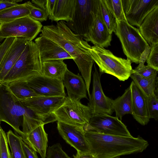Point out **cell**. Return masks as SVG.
Wrapping results in <instances>:
<instances>
[{"label":"cell","mask_w":158,"mask_h":158,"mask_svg":"<svg viewBox=\"0 0 158 158\" xmlns=\"http://www.w3.org/2000/svg\"><path fill=\"white\" fill-rule=\"evenodd\" d=\"M99 0H75L72 20L66 23L74 33L83 37L89 31Z\"/></svg>","instance_id":"obj_8"},{"label":"cell","mask_w":158,"mask_h":158,"mask_svg":"<svg viewBox=\"0 0 158 158\" xmlns=\"http://www.w3.org/2000/svg\"><path fill=\"white\" fill-rule=\"evenodd\" d=\"M114 158H120V156H118V157H115Z\"/></svg>","instance_id":"obj_47"},{"label":"cell","mask_w":158,"mask_h":158,"mask_svg":"<svg viewBox=\"0 0 158 158\" xmlns=\"http://www.w3.org/2000/svg\"><path fill=\"white\" fill-rule=\"evenodd\" d=\"M129 86L131 93L132 115L141 125H146L150 119L147 110L146 97L133 81Z\"/></svg>","instance_id":"obj_18"},{"label":"cell","mask_w":158,"mask_h":158,"mask_svg":"<svg viewBox=\"0 0 158 158\" xmlns=\"http://www.w3.org/2000/svg\"><path fill=\"white\" fill-rule=\"evenodd\" d=\"M127 21L139 27L147 15L158 6V0H122Z\"/></svg>","instance_id":"obj_13"},{"label":"cell","mask_w":158,"mask_h":158,"mask_svg":"<svg viewBox=\"0 0 158 158\" xmlns=\"http://www.w3.org/2000/svg\"><path fill=\"white\" fill-rule=\"evenodd\" d=\"M47 158H71L62 150L60 143L49 146L46 152Z\"/></svg>","instance_id":"obj_36"},{"label":"cell","mask_w":158,"mask_h":158,"mask_svg":"<svg viewBox=\"0 0 158 158\" xmlns=\"http://www.w3.org/2000/svg\"><path fill=\"white\" fill-rule=\"evenodd\" d=\"M1 121L0 120V127L1 126Z\"/></svg>","instance_id":"obj_48"},{"label":"cell","mask_w":158,"mask_h":158,"mask_svg":"<svg viewBox=\"0 0 158 158\" xmlns=\"http://www.w3.org/2000/svg\"><path fill=\"white\" fill-rule=\"evenodd\" d=\"M108 8L117 21H127L124 13L122 0H105Z\"/></svg>","instance_id":"obj_32"},{"label":"cell","mask_w":158,"mask_h":158,"mask_svg":"<svg viewBox=\"0 0 158 158\" xmlns=\"http://www.w3.org/2000/svg\"><path fill=\"white\" fill-rule=\"evenodd\" d=\"M90 54L101 73L111 75L122 81L130 77L133 69L129 60L117 57L109 50L97 45L91 46Z\"/></svg>","instance_id":"obj_4"},{"label":"cell","mask_w":158,"mask_h":158,"mask_svg":"<svg viewBox=\"0 0 158 158\" xmlns=\"http://www.w3.org/2000/svg\"><path fill=\"white\" fill-rule=\"evenodd\" d=\"M56 0H48L47 14L50 19L54 10Z\"/></svg>","instance_id":"obj_42"},{"label":"cell","mask_w":158,"mask_h":158,"mask_svg":"<svg viewBox=\"0 0 158 158\" xmlns=\"http://www.w3.org/2000/svg\"><path fill=\"white\" fill-rule=\"evenodd\" d=\"M64 60H52L42 62L41 74L50 78L62 80L68 69Z\"/></svg>","instance_id":"obj_23"},{"label":"cell","mask_w":158,"mask_h":158,"mask_svg":"<svg viewBox=\"0 0 158 158\" xmlns=\"http://www.w3.org/2000/svg\"><path fill=\"white\" fill-rule=\"evenodd\" d=\"M155 94L150 97H146L147 110L150 119H158V91Z\"/></svg>","instance_id":"obj_34"},{"label":"cell","mask_w":158,"mask_h":158,"mask_svg":"<svg viewBox=\"0 0 158 158\" xmlns=\"http://www.w3.org/2000/svg\"><path fill=\"white\" fill-rule=\"evenodd\" d=\"M4 39L3 38H2L0 36V45H1V44H2L1 42Z\"/></svg>","instance_id":"obj_46"},{"label":"cell","mask_w":158,"mask_h":158,"mask_svg":"<svg viewBox=\"0 0 158 158\" xmlns=\"http://www.w3.org/2000/svg\"><path fill=\"white\" fill-rule=\"evenodd\" d=\"M73 156L74 158H96L95 156L90 152L82 153L78 152Z\"/></svg>","instance_id":"obj_45"},{"label":"cell","mask_w":158,"mask_h":158,"mask_svg":"<svg viewBox=\"0 0 158 158\" xmlns=\"http://www.w3.org/2000/svg\"><path fill=\"white\" fill-rule=\"evenodd\" d=\"M94 70L93 72V89L88 103L91 115L105 114L111 115L114 111L112 107V99L104 94L101 83L102 75L94 64Z\"/></svg>","instance_id":"obj_11"},{"label":"cell","mask_w":158,"mask_h":158,"mask_svg":"<svg viewBox=\"0 0 158 158\" xmlns=\"http://www.w3.org/2000/svg\"><path fill=\"white\" fill-rule=\"evenodd\" d=\"M115 35L119 39L127 59L132 63H139L140 56L148 45L139 30L126 20L117 21Z\"/></svg>","instance_id":"obj_6"},{"label":"cell","mask_w":158,"mask_h":158,"mask_svg":"<svg viewBox=\"0 0 158 158\" xmlns=\"http://www.w3.org/2000/svg\"><path fill=\"white\" fill-rule=\"evenodd\" d=\"M41 32L40 35L57 44L73 58L85 80L89 97L91 71L94 63L90 54L91 46L82 37L72 31L63 21L57 22L56 25L44 26Z\"/></svg>","instance_id":"obj_1"},{"label":"cell","mask_w":158,"mask_h":158,"mask_svg":"<svg viewBox=\"0 0 158 158\" xmlns=\"http://www.w3.org/2000/svg\"><path fill=\"white\" fill-rule=\"evenodd\" d=\"M28 40L22 38L15 39L0 64V83H2L25 49Z\"/></svg>","instance_id":"obj_19"},{"label":"cell","mask_w":158,"mask_h":158,"mask_svg":"<svg viewBox=\"0 0 158 158\" xmlns=\"http://www.w3.org/2000/svg\"><path fill=\"white\" fill-rule=\"evenodd\" d=\"M25 80L38 96L66 97L62 80L38 74Z\"/></svg>","instance_id":"obj_14"},{"label":"cell","mask_w":158,"mask_h":158,"mask_svg":"<svg viewBox=\"0 0 158 158\" xmlns=\"http://www.w3.org/2000/svg\"><path fill=\"white\" fill-rule=\"evenodd\" d=\"M26 109L11 93L6 84L0 83V120L10 125L22 139L24 135L20 127Z\"/></svg>","instance_id":"obj_5"},{"label":"cell","mask_w":158,"mask_h":158,"mask_svg":"<svg viewBox=\"0 0 158 158\" xmlns=\"http://www.w3.org/2000/svg\"><path fill=\"white\" fill-rule=\"evenodd\" d=\"M91 116L87 106L68 96L52 114L55 121L83 127L89 123Z\"/></svg>","instance_id":"obj_7"},{"label":"cell","mask_w":158,"mask_h":158,"mask_svg":"<svg viewBox=\"0 0 158 158\" xmlns=\"http://www.w3.org/2000/svg\"><path fill=\"white\" fill-rule=\"evenodd\" d=\"M65 97L37 96L20 101L45 124L49 122L48 118L61 105Z\"/></svg>","instance_id":"obj_12"},{"label":"cell","mask_w":158,"mask_h":158,"mask_svg":"<svg viewBox=\"0 0 158 158\" xmlns=\"http://www.w3.org/2000/svg\"><path fill=\"white\" fill-rule=\"evenodd\" d=\"M41 22L30 16L0 24V36L3 38H22L32 41L41 32Z\"/></svg>","instance_id":"obj_9"},{"label":"cell","mask_w":158,"mask_h":158,"mask_svg":"<svg viewBox=\"0 0 158 158\" xmlns=\"http://www.w3.org/2000/svg\"><path fill=\"white\" fill-rule=\"evenodd\" d=\"M42 124H45L31 110L27 107L22 119V131L24 135L23 141L25 140L26 136L32 130Z\"/></svg>","instance_id":"obj_29"},{"label":"cell","mask_w":158,"mask_h":158,"mask_svg":"<svg viewBox=\"0 0 158 158\" xmlns=\"http://www.w3.org/2000/svg\"><path fill=\"white\" fill-rule=\"evenodd\" d=\"M31 2L36 6L45 10L47 14L48 0H32Z\"/></svg>","instance_id":"obj_44"},{"label":"cell","mask_w":158,"mask_h":158,"mask_svg":"<svg viewBox=\"0 0 158 158\" xmlns=\"http://www.w3.org/2000/svg\"><path fill=\"white\" fill-rule=\"evenodd\" d=\"M146 60L147 65L158 71V43L152 44Z\"/></svg>","instance_id":"obj_37"},{"label":"cell","mask_w":158,"mask_h":158,"mask_svg":"<svg viewBox=\"0 0 158 158\" xmlns=\"http://www.w3.org/2000/svg\"><path fill=\"white\" fill-rule=\"evenodd\" d=\"M74 4L75 0H56L53 15L50 19L57 23L71 21Z\"/></svg>","instance_id":"obj_24"},{"label":"cell","mask_w":158,"mask_h":158,"mask_svg":"<svg viewBox=\"0 0 158 158\" xmlns=\"http://www.w3.org/2000/svg\"><path fill=\"white\" fill-rule=\"evenodd\" d=\"M151 47L149 44L146 47L145 50L142 54L138 65L135 68L139 69L142 67L144 65L145 62L146 60L148 57L150 52Z\"/></svg>","instance_id":"obj_41"},{"label":"cell","mask_w":158,"mask_h":158,"mask_svg":"<svg viewBox=\"0 0 158 158\" xmlns=\"http://www.w3.org/2000/svg\"><path fill=\"white\" fill-rule=\"evenodd\" d=\"M22 144L26 158H38L36 151L32 149L23 141Z\"/></svg>","instance_id":"obj_40"},{"label":"cell","mask_w":158,"mask_h":158,"mask_svg":"<svg viewBox=\"0 0 158 158\" xmlns=\"http://www.w3.org/2000/svg\"><path fill=\"white\" fill-rule=\"evenodd\" d=\"M17 5V3H12L11 0H0V12Z\"/></svg>","instance_id":"obj_43"},{"label":"cell","mask_w":158,"mask_h":158,"mask_svg":"<svg viewBox=\"0 0 158 158\" xmlns=\"http://www.w3.org/2000/svg\"><path fill=\"white\" fill-rule=\"evenodd\" d=\"M99 6L102 19L110 33L115 32L117 26L116 20L108 8L105 0H99Z\"/></svg>","instance_id":"obj_31"},{"label":"cell","mask_w":158,"mask_h":158,"mask_svg":"<svg viewBox=\"0 0 158 158\" xmlns=\"http://www.w3.org/2000/svg\"><path fill=\"white\" fill-rule=\"evenodd\" d=\"M83 38L87 42H90L94 45H99L104 48L111 45L112 34L110 33L102 17L99 0L91 27Z\"/></svg>","instance_id":"obj_16"},{"label":"cell","mask_w":158,"mask_h":158,"mask_svg":"<svg viewBox=\"0 0 158 158\" xmlns=\"http://www.w3.org/2000/svg\"><path fill=\"white\" fill-rule=\"evenodd\" d=\"M139 30L150 47L158 43V6L145 17Z\"/></svg>","instance_id":"obj_21"},{"label":"cell","mask_w":158,"mask_h":158,"mask_svg":"<svg viewBox=\"0 0 158 158\" xmlns=\"http://www.w3.org/2000/svg\"><path fill=\"white\" fill-rule=\"evenodd\" d=\"M12 158H26L22 146V137L9 130L6 134Z\"/></svg>","instance_id":"obj_30"},{"label":"cell","mask_w":158,"mask_h":158,"mask_svg":"<svg viewBox=\"0 0 158 158\" xmlns=\"http://www.w3.org/2000/svg\"><path fill=\"white\" fill-rule=\"evenodd\" d=\"M15 38L11 37L6 38L0 45V64Z\"/></svg>","instance_id":"obj_39"},{"label":"cell","mask_w":158,"mask_h":158,"mask_svg":"<svg viewBox=\"0 0 158 158\" xmlns=\"http://www.w3.org/2000/svg\"><path fill=\"white\" fill-rule=\"evenodd\" d=\"M42 124L32 130L23 141L32 149L39 153L42 158H45L48 148V134Z\"/></svg>","instance_id":"obj_22"},{"label":"cell","mask_w":158,"mask_h":158,"mask_svg":"<svg viewBox=\"0 0 158 158\" xmlns=\"http://www.w3.org/2000/svg\"><path fill=\"white\" fill-rule=\"evenodd\" d=\"M57 129L61 137L77 152H90L83 127L57 121Z\"/></svg>","instance_id":"obj_15"},{"label":"cell","mask_w":158,"mask_h":158,"mask_svg":"<svg viewBox=\"0 0 158 158\" xmlns=\"http://www.w3.org/2000/svg\"><path fill=\"white\" fill-rule=\"evenodd\" d=\"M25 3L30 11V17L40 22L47 20L48 16L45 10L36 6L30 1Z\"/></svg>","instance_id":"obj_33"},{"label":"cell","mask_w":158,"mask_h":158,"mask_svg":"<svg viewBox=\"0 0 158 158\" xmlns=\"http://www.w3.org/2000/svg\"><path fill=\"white\" fill-rule=\"evenodd\" d=\"M90 152L96 158H114L141 152L148 146V142L140 136L127 137L85 131Z\"/></svg>","instance_id":"obj_2"},{"label":"cell","mask_w":158,"mask_h":158,"mask_svg":"<svg viewBox=\"0 0 158 158\" xmlns=\"http://www.w3.org/2000/svg\"><path fill=\"white\" fill-rule=\"evenodd\" d=\"M83 128L85 131H94L107 135L132 136L127 126L118 118L105 114L91 115L89 123Z\"/></svg>","instance_id":"obj_10"},{"label":"cell","mask_w":158,"mask_h":158,"mask_svg":"<svg viewBox=\"0 0 158 158\" xmlns=\"http://www.w3.org/2000/svg\"><path fill=\"white\" fill-rule=\"evenodd\" d=\"M35 42L38 48L41 62L56 59L73 60L62 48L46 37L40 35L35 40Z\"/></svg>","instance_id":"obj_17"},{"label":"cell","mask_w":158,"mask_h":158,"mask_svg":"<svg viewBox=\"0 0 158 158\" xmlns=\"http://www.w3.org/2000/svg\"><path fill=\"white\" fill-rule=\"evenodd\" d=\"M112 106L115 112L116 117L119 118L121 120L125 115L132 114L131 93L130 86L126 89L121 96L112 100Z\"/></svg>","instance_id":"obj_25"},{"label":"cell","mask_w":158,"mask_h":158,"mask_svg":"<svg viewBox=\"0 0 158 158\" xmlns=\"http://www.w3.org/2000/svg\"><path fill=\"white\" fill-rule=\"evenodd\" d=\"M6 134L0 127V158H12Z\"/></svg>","instance_id":"obj_35"},{"label":"cell","mask_w":158,"mask_h":158,"mask_svg":"<svg viewBox=\"0 0 158 158\" xmlns=\"http://www.w3.org/2000/svg\"><path fill=\"white\" fill-rule=\"evenodd\" d=\"M41 64L37 45L32 41H28L24 51L2 83L25 80L41 74Z\"/></svg>","instance_id":"obj_3"},{"label":"cell","mask_w":158,"mask_h":158,"mask_svg":"<svg viewBox=\"0 0 158 158\" xmlns=\"http://www.w3.org/2000/svg\"><path fill=\"white\" fill-rule=\"evenodd\" d=\"M130 77L146 97L153 96L155 94V92L158 90L157 74L149 78H145L137 74L131 73Z\"/></svg>","instance_id":"obj_26"},{"label":"cell","mask_w":158,"mask_h":158,"mask_svg":"<svg viewBox=\"0 0 158 158\" xmlns=\"http://www.w3.org/2000/svg\"><path fill=\"white\" fill-rule=\"evenodd\" d=\"M62 81L68 97L80 101L82 98H87L85 83L79 73L75 74L67 69Z\"/></svg>","instance_id":"obj_20"},{"label":"cell","mask_w":158,"mask_h":158,"mask_svg":"<svg viewBox=\"0 0 158 158\" xmlns=\"http://www.w3.org/2000/svg\"><path fill=\"white\" fill-rule=\"evenodd\" d=\"M29 9L24 3L18 4L0 12V24L11 22L16 19L29 16Z\"/></svg>","instance_id":"obj_27"},{"label":"cell","mask_w":158,"mask_h":158,"mask_svg":"<svg viewBox=\"0 0 158 158\" xmlns=\"http://www.w3.org/2000/svg\"><path fill=\"white\" fill-rule=\"evenodd\" d=\"M158 72V71L151 67L148 65H144L140 69L135 68L134 69H132L131 73L137 74L143 78H148L157 74Z\"/></svg>","instance_id":"obj_38"},{"label":"cell","mask_w":158,"mask_h":158,"mask_svg":"<svg viewBox=\"0 0 158 158\" xmlns=\"http://www.w3.org/2000/svg\"><path fill=\"white\" fill-rule=\"evenodd\" d=\"M6 84L11 93L20 101L38 96L25 80L14 81Z\"/></svg>","instance_id":"obj_28"}]
</instances>
